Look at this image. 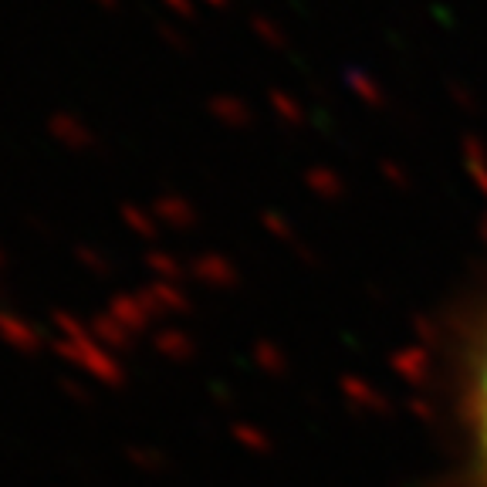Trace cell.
Returning a JSON list of instances; mask_svg holds the SVG:
<instances>
[{
    "label": "cell",
    "instance_id": "6da1fadb",
    "mask_svg": "<svg viewBox=\"0 0 487 487\" xmlns=\"http://www.w3.org/2000/svg\"><path fill=\"white\" fill-rule=\"evenodd\" d=\"M464 420H468L474 460L487 481V332L474 352V362H470L468 390H464Z\"/></svg>",
    "mask_w": 487,
    "mask_h": 487
}]
</instances>
